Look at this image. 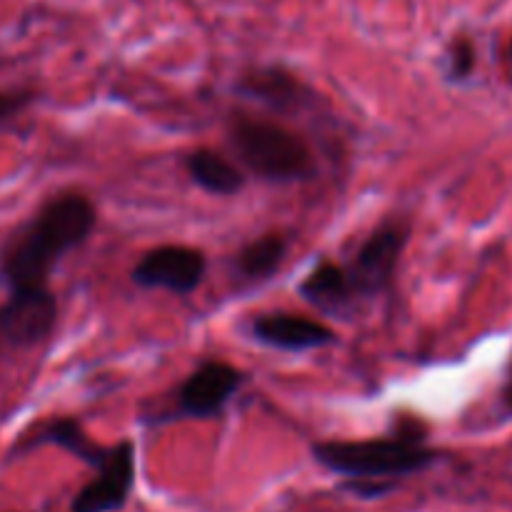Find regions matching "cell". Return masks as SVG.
<instances>
[{
    "label": "cell",
    "mask_w": 512,
    "mask_h": 512,
    "mask_svg": "<svg viewBox=\"0 0 512 512\" xmlns=\"http://www.w3.org/2000/svg\"><path fill=\"white\" fill-rule=\"evenodd\" d=\"M98 225L93 200L83 193H60L50 198L10 233L0 253V275L8 290L43 288L55 265L80 248Z\"/></svg>",
    "instance_id": "obj_1"
},
{
    "label": "cell",
    "mask_w": 512,
    "mask_h": 512,
    "mask_svg": "<svg viewBox=\"0 0 512 512\" xmlns=\"http://www.w3.org/2000/svg\"><path fill=\"white\" fill-rule=\"evenodd\" d=\"M313 458L330 473L343 478L398 480L423 473L438 460L425 445V428L418 420H400L390 438L373 440H325L313 445Z\"/></svg>",
    "instance_id": "obj_2"
},
{
    "label": "cell",
    "mask_w": 512,
    "mask_h": 512,
    "mask_svg": "<svg viewBox=\"0 0 512 512\" xmlns=\"http://www.w3.org/2000/svg\"><path fill=\"white\" fill-rule=\"evenodd\" d=\"M228 140L245 170L265 183H305L318 175L313 148L273 120L235 115L228 125Z\"/></svg>",
    "instance_id": "obj_3"
},
{
    "label": "cell",
    "mask_w": 512,
    "mask_h": 512,
    "mask_svg": "<svg viewBox=\"0 0 512 512\" xmlns=\"http://www.w3.org/2000/svg\"><path fill=\"white\" fill-rule=\"evenodd\" d=\"M410 233H413V225L403 215H390L370 230L368 238L360 243L350 263L345 265L358 300H370L390 290Z\"/></svg>",
    "instance_id": "obj_4"
},
{
    "label": "cell",
    "mask_w": 512,
    "mask_h": 512,
    "mask_svg": "<svg viewBox=\"0 0 512 512\" xmlns=\"http://www.w3.org/2000/svg\"><path fill=\"white\" fill-rule=\"evenodd\" d=\"M248 383V373L225 360H203L175 395V418L210 420L220 418L230 400Z\"/></svg>",
    "instance_id": "obj_5"
},
{
    "label": "cell",
    "mask_w": 512,
    "mask_h": 512,
    "mask_svg": "<svg viewBox=\"0 0 512 512\" xmlns=\"http://www.w3.org/2000/svg\"><path fill=\"white\" fill-rule=\"evenodd\" d=\"M58 323V298L48 285L15 288L0 305V343L8 348H35L50 338Z\"/></svg>",
    "instance_id": "obj_6"
},
{
    "label": "cell",
    "mask_w": 512,
    "mask_h": 512,
    "mask_svg": "<svg viewBox=\"0 0 512 512\" xmlns=\"http://www.w3.org/2000/svg\"><path fill=\"white\" fill-rule=\"evenodd\" d=\"M208 258L193 245H158L148 250L130 270V280L145 290H168L190 295L203 285Z\"/></svg>",
    "instance_id": "obj_7"
},
{
    "label": "cell",
    "mask_w": 512,
    "mask_h": 512,
    "mask_svg": "<svg viewBox=\"0 0 512 512\" xmlns=\"http://www.w3.org/2000/svg\"><path fill=\"white\" fill-rule=\"evenodd\" d=\"M98 478L90 480L73 500V512H113L128 500L135 483V445L120 440L108 448L98 465Z\"/></svg>",
    "instance_id": "obj_8"
},
{
    "label": "cell",
    "mask_w": 512,
    "mask_h": 512,
    "mask_svg": "<svg viewBox=\"0 0 512 512\" xmlns=\"http://www.w3.org/2000/svg\"><path fill=\"white\" fill-rule=\"evenodd\" d=\"M248 333L255 343L265 348L280 350V353H308V350L330 348L338 343V335L333 328L315 318H305L298 313H263L250 320Z\"/></svg>",
    "instance_id": "obj_9"
},
{
    "label": "cell",
    "mask_w": 512,
    "mask_h": 512,
    "mask_svg": "<svg viewBox=\"0 0 512 512\" xmlns=\"http://www.w3.org/2000/svg\"><path fill=\"white\" fill-rule=\"evenodd\" d=\"M235 93L278 113H303L315 103L313 90L283 65L248 68L235 83Z\"/></svg>",
    "instance_id": "obj_10"
},
{
    "label": "cell",
    "mask_w": 512,
    "mask_h": 512,
    "mask_svg": "<svg viewBox=\"0 0 512 512\" xmlns=\"http://www.w3.org/2000/svg\"><path fill=\"white\" fill-rule=\"evenodd\" d=\"M298 295L325 315H345L358 303L348 270L333 260H320L298 283Z\"/></svg>",
    "instance_id": "obj_11"
},
{
    "label": "cell",
    "mask_w": 512,
    "mask_h": 512,
    "mask_svg": "<svg viewBox=\"0 0 512 512\" xmlns=\"http://www.w3.org/2000/svg\"><path fill=\"white\" fill-rule=\"evenodd\" d=\"M185 173L200 190L220 195V198H233L245 188L243 170L233 160L210 148H198L185 155Z\"/></svg>",
    "instance_id": "obj_12"
},
{
    "label": "cell",
    "mask_w": 512,
    "mask_h": 512,
    "mask_svg": "<svg viewBox=\"0 0 512 512\" xmlns=\"http://www.w3.org/2000/svg\"><path fill=\"white\" fill-rule=\"evenodd\" d=\"M290 238L283 233H265L250 240L235 253V275L245 283H265L283 268L288 258Z\"/></svg>",
    "instance_id": "obj_13"
},
{
    "label": "cell",
    "mask_w": 512,
    "mask_h": 512,
    "mask_svg": "<svg viewBox=\"0 0 512 512\" xmlns=\"http://www.w3.org/2000/svg\"><path fill=\"white\" fill-rule=\"evenodd\" d=\"M40 445H55V448H63L65 453L75 455L78 460L88 463L90 468H98L103 463L108 448L93 443L88 438V433L83 430V425L75 418H55L48 420L33 438H28V443L20 445L18 450H30L40 448Z\"/></svg>",
    "instance_id": "obj_14"
},
{
    "label": "cell",
    "mask_w": 512,
    "mask_h": 512,
    "mask_svg": "<svg viewBox=\"0 0 512 512\" xmlns=\"http://www.w3.org/2000/svg\"><path fill=\"white\" fill-rule=\"evenodd\" d=\"M475 45L468 38H455L445 50L443 73L450 83H463L475 70Z\"/></svg>",
    "instance_id": "obj_15"
},
{
    "label": "cell",
    "mask_w": 512,
    "mask_h": 512,
    "mask_svg": "<svg viewBox=\"0 0 512 512\" xmlns=\"http://www.w3.org/2000/svg\"><path fill=\"white\" fill-rule=\"evenodd\" d=\"M38 93L33 88H8L0 90V128H3L8 120L18 118L25 108L35 103Z\"/></svg>",
    "instance_id": "obj_16"
},
{
    "label": "cell",
    "mask_w": 512,
    "mask_h": 512,
    "mask_svg": "<svg viewBox=\"0 0 512 512\" xmlns=\"http://www.w3.org/2000/svg\"><path fill=\"white\" fill-rule=\"evenodd\" d=\"M398 488L395 480H370V478H348V483H343V490L358 495L363 500H375L385 498L388 493Z\"/></svg>",
    "instance_id": "obj_17"
},
{
    "label": "cell",
    "mask_w": 512,
    "mask_h": 512,
    "mask_svg": "<svg viewBox=\"0 0 512 512\" xmlns=\"http://www.w3.org/2000/svg\"><path fill=\"white\" fill-rule=\"evenodd\" d=\"M503 403H505V408H508V413L512 415V368L508 373V383H505V388H503Z\"/></svg>",
    "instance_id": "obj_18"
}]
</instances>
